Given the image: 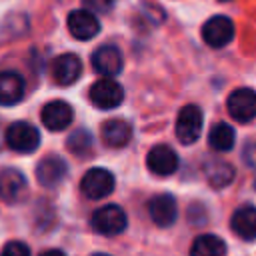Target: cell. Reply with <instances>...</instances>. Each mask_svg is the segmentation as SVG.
I'll return each mask as SVG.
<instances>
[{
    "mask_svg": "<svg viewBox=\"0 0 256 256\" xmlns=\"http://www.w3.org/2000/svg\"><path fill=\"white\" fill-rule=\"evenodd\" d=\"M202 124H204V114L200 110V106L196 104H186L180 108L178 118H176V138L182 144H192L198 140L200 132H202Z\"/></svg>",
    "mask_w": 256,
    "mask_h": 256,
    "instance_id": "1",
    "label": "cell"
},
{
    "mask_svg": "<svg viewBox=\"0 0 256 256\" xmlns=\"http://www.w3.org/2000/svg\"><path fill=\"white\" fill-rule=\"evenodd\" d=\"M90 224L102 236H118L120 232H124V228L128 224V218H126V214H124V210L120 206L106 204V206L98 208L92 214Z\"/></svg>",
    "mask_w": 256,
    "mask_h": 256,
    "instance_id": "2",
    "label": "cell"
},
{
    "mask_svg": "<svg viewBox=\"0 0 256 256\" xmlns=\"http://www.w3.org/2000/svg\"><path fill=\"white\" fill-rule=\"evenodd\" d=\"M6 144L16 152H34L40 146V132L30 122H14L6 130Z\"/></svg>",
    "mask_w": 256,
    "mask_h": 256,
    "instance_id": "3",
    "label": "cell"
},
{
    "mask_svg": "<svg viewBox=\"0 0 256 256\" xmlns=\"http://www.w3.org/2000/svg\"><path fill=\"white\" fill-rule=\"evenodd\" d=\"M80 190L90 200L106 198L114 190V174L106 168H90L80 182Z\"/></svg>",
    "mask_w": 256,
    "mask_h": 256,
    "instance_id": "4",
    "label": "cell"
},
{
    "mask_svg": "<svg viewBox=\"0 0 256 256\" xmlns=\"http://www.w3.org/2000/svg\"><path fill=\"white\" fill-rule=\"evenodd\" d=\"M122 100H124V90L112 78L96 80L90 88V102L100 110H112L120 106Z\"/></svg>",
    "mask_w": 256,
    "mask_h": 256,
    "instance_id": "5",
    "label": "cell"
},
{
    "mask_svg": "<svg viewBox=\"0 0 256 256\" xmlns=\"http://www.w3.org/2000/svg\"><path fill=\"white\" fill-rule=\"evenodd\" d=\"M228 114L238 122H250L256 118V90L236 88L228 96Z\"/></svg>",
    "mask_w": 256,
    "mask_h": 256,
    "instance_id": "6",
    "label": "cell"
},
{
    "mask_svg": "<svg viewBox=\"0 0 256 256\" xmlns=\"http://www.w3.org/2000/svg\"><path fill=\"white\" fill-rule=\"evenodd\" d=\"M234 38V24L226 16H212L202 26V40L212 48H222Z\"/></svg>",
    "mask_w": 256,
    "mask_h": 256,
    "instance_id": "7",
    "label": "cell"
},
{
    "mask_svg": "<svg viewBox=\"0 0 256 256\" xmlns=\"http://www.w3.org/2000/svg\"><path fill=\"white\" fill-rule=\"evenodd\" d=\"M146 164L156 176H170L178 168V156L168 144H156L146 156Z\"/></svg>",
    "mask_w": 256,
    "mask_h": 256,
    "instance_id": "8",
    "label": "cell"
},
{
    "mask_svg": "<svg viewBox=\"0 0 256 256\" xmlns=\"http://www.w3.org/2000/svg\"><path fill=\"white\" fill-rule=\"evenodd\" d=\"M68 32L76 40H90L100 32V22L90 10H72L68 14Z\"/></svg>",
    "mask_w": 256,
    "mask_h": 256,
    "instance_id": "9",
    "label": "cell"
},
{
    "mask_svg": "<svg viewBox=\"0 0 256 256\" xmlns=\"http://www.w3.org/2000/svg\"><path fill=\"white\" fill-rule=\"evenodd\" d=\"M92 66L104 78H112V76L120 74V70L124 66V60H122V54H120V50L116 46L104 44V46H100V48L94 50V54H92Z\"/></svg>",
    "mask_w": 256,
    "mask_h": 256,
    "instance_id": "10",
    "label": "cell"
},
{
    "mask_svg": "<svg viewBox=\"0 0 256 256\" xmlns=\"http://www.w3.org/2000/svg\"><path fill=\"white\" fill-rule=\"evenodd\" d=\"M40 116H42V124H44L48 130L58 132V130H64V128L70 126V122H72V118H74V110H72V106H70L68 102H64V100H52V102H48V104L42 108Z\"/></svg>",
    "mask_w": 256,
    "mask_h": 256,
    "instance_id": "11",
    "label": "cell"
},
{
    "mask_svg": "<svg viewBox=\"0 0 256 256\" xmlns=\"http://www.w3.org/2000/svg\"><path fill=\"white\" fill-rule=\"evenodd\" d=\"M66 174H68V164L60 156H46L40 160V164L36 168V178L46 188L58 186L66 178Z\"/></svg>",
    "mask_w": 256,
    "mask_h": 256,
    "instance_id": "12",
    "label": "cell"
},
{
    "mask_svg": "<svg viewBox=\"0 0 256 256\" xmlns=\"http://www.w3.org/2000/svg\"><path fill=\"white\" fill-rule=\"evenodd\" d=\"M148 212H150V218L154 220V224L166 228V226H172L178 218V204L174 200L172 194H158L150 200L148 204Z\"/></svg>",
    "mask_w": 256,
    "mask_h": 256,
    "instance_id": "13",
    "label": "cell"
},
{
    "mask_svg": "<svg viewBox=\"0 0 256 256\" xmlns=\"http://www.w3.org/2000/svg\"><path fill=\"white\" fill-rule=\"evenodd\" d=\"M26 178L22 172L14 170V168H4L0 172V198L16 204L26 196Z\"/></svg>",
    "mask_w": 256,
    "mask_h": 256,
    "instance_id": "14",
    "label": "cell"
},
{
    "mask_svg": "<svg viewBox=\"0 0 256 256\" xmlns=\"http://www.w3.org/2000/svg\"><path fill=\"white\" fill-rule=\"evenodd\" d=\"M80 72H82V62L76 54H62L52 62V78L60 86L74 84L80 78Z\"/></svg>",
    "mask_w": 256,
    "mask_h": 256,
    "instance_id": "15",
    "label": "cell"
},
{
    "mask_svg": "<svg viewBox=\"0 0 256 256\" xmlns=\"http://www.w3.org/2000/svg\"><path fill=\"white\" fill-rule=\"evenodd\" d=\"M230 226L242 240H256V206L244 204L234 210Z\"/></svg>",
    "mask_w": 256,
    "mask_h": 256,
    "instance_id": "16",
    "label": "cell"
},
{
    "mask_svg": "<svg viewBox=\"0 0 256 256\" xmlns=\"http://www.w3.org/2000/svg\"><path fill=\"white\" fill-rule=\"evenodd\" d=\"M102 140L106 146L122 148L132 140V124L124 118H112L102 124Z\"/></svg>",
    "mask_w": 256,
    "mask_h": 256,
    "instance_id": "17",
    "label": "cell"
},
{
    "mask_svg": "<svg viewBox=\"0 0 256 256\" xmlns=\"http://www.w3.org/2000/svg\"><path fill=\"white\" fill-rule=\"evenodd\" d=\"M24 78L16 72H0V106H12L24 96Z\"/></svg>",
    "mask_w": 256,
    "mask_h": 256,
    "instance_id": "18",
    "label": "cell"
},
{
    "mask_svg": "<svg viewBox=\"0 0 256 256\" xmlns=\"http://www.w3.org/2000/svg\"><path fill=\"white\" fill-rule=\"evenodd\" d=\"M190 256H226V244L214 234H200L190 246Z\"/></svg>",
    "mask_w": 256,
    "mask_h": 256,
    "instance_id": "19",
    "label": "cell"
},
{
    "mask_svg": "<svg viewBox=\"0 0 256 256\" xmlns=\"http://www.w3.org/2000/svg\"><path fill=\"white\" fill-rule=\"evenodd\" d=\"M204 174L214 188H224L234 180V168L224 160H210L204 166Z\"/></svg>",
    "mask_w": 256,
    "mask_h": 256,
    "instance_id": "20",
    "label": "cell"
},
{
    "mask_svg": "<svg viewBox=\"0 0 256 256\" xmlns=\"http://www.w3.org/2000/svg\"><path fill=\"white\" fill-rule=\"evenodd\" d=\"M236 142V132L230 124L226 122H218L212 126L210 134H208V144L214 148V150H220V152H228Z\"/></svg>",
    "mask_w": 256,
    "mask_h": 256,
    "instance_id": "21",
    "label": "cell"
},
{
    "mask_svg": "<svg viewBox=\"0 0 256 256\" xmlns=\"http://www.w3.org/2000/svg\"><path fill=\"white\" fill-rule=\"evenodd\" d=\"M66 144H68V148H70L74 154H86V152L92 148V136H90L88 130L80 128V130H76V132L70 134V138H68Z\"/></svg>",
    "mask_w": 256,
    "mask_h": 256,
    "instance_id": "22",
    "label": "cell"
},
{
    "mask_svg": "<svg viewBox=\"0 0 256 256\" xmlns=\"http://www.w3.org/2000/svg\"><path fill=\"white\" fill-rule=\"evenodd\" d=\"M0 256H30V248L20 240H12L2 248Z\"/></svg>",
    "mask_w": 256,
    "mask_h": 256,
    "instance_id": "23",
    "label": "cell"
},
{
    "mask_svg": "<svg viewBox=\"0 0 256 256\" xmlns=\"http://www.w3.org/2000/svg\"><path fill=\"white\" fill-rule=\"evenodd\" d=\"M242 156H244V162H246L248 166L256 168V140H252V142H248V144L244 146Z\"/></svg>",
    "mask_w": 256,
    "mask_h": 256,
    "instance_id": "24",
    "label": "cell"
},
{
    "mask_svg": "<svg viewBox=\"0 0 256 256\" xmlns=\"http://www.w3.org/2000/svg\"><path fill=\"white\" fill-rule=\"evenodd\" d=\"M40 256H66L62 250H58V248H54V250H46V252H42Z\"/></svg>",
    "mask_w": 256,
    "mask_h": 256,
    "instance_id": "25",
    "label": "cell"
},
{
    "mask_svg": "<svg viewBox=\"0 0 256 256\" xmlns=\"http://www.w3.org/2000/svg\"><path fill=\"white\" fill-rule=\"evenodd\" d=\"M92 256H108V254H92Z\"/></svg>",
    "mask_w": 256,
    "mask_h": 256,
    "instance_id": "26",
    "label": "cell"
},
{
    "mask_svg": "<svg viewBox=\"0 0 256 256\" xmlns=\"http://www.w3.org/2000/svg\"><path fill=\"white\" fill-rule=\"evenodd\" d=\"M254 188H256V178H254Z\"/></svg>",
    "mask_w": 256,
    "mask_h": 256,
    "instance_id": "27",
    "label": "cell"
}]
</instances>
